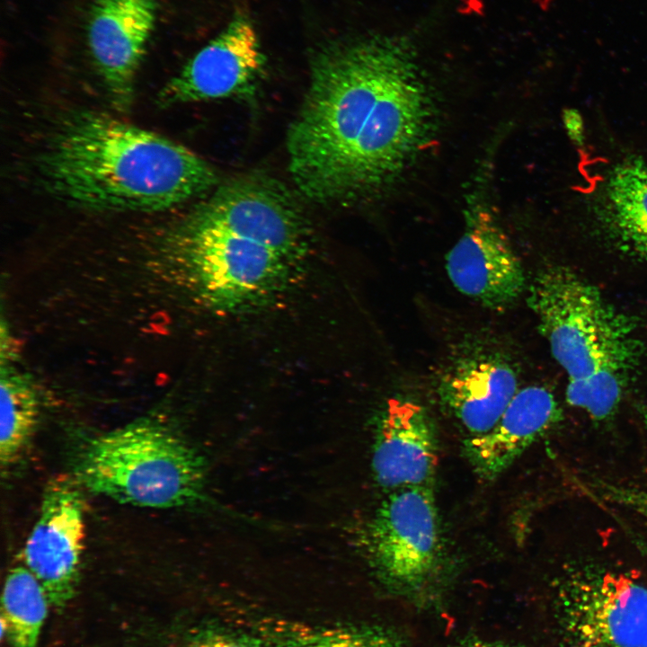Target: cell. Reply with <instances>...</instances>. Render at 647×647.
Segmentation results:
<instances>
[{
	"label": "cell",
	"instance_id": "obj_1",
	"mask_svg": "<svg viewBox=\"0 0 647 647\" xmlns=\"http://www.w3.org/2000/svg\"><path fill=\"white\" fill-rule=\"evenodd\" d=\"M436 105L408 40L374 35L324 45L288 131V170L305 197L355 201L393 183L431 137Z\"/></svg>",
	"mask_w": 647,
	"mask_h": 647
},
{
	"label": "cell",
	"instance_id": "obj_2",
	"mask_svg": "<svg viewBox=\"0 0 647 647\" xmlns=\"http://www.w3.org/2000/svg\"><path fill=\"white\" fill-rule=\"evenodd\" d=\"M36 164L49 193L94 210H164L219 184L215 169L186 146L90 110L57 126Z\"/></svg>",
	"mask_w": 647,
	"mask_h": 647
},
{
	"label": "cell",
	"instance_id": "obj_3",
	"mask_svg": "<svg viewBox=\"0 0 647 647\" xmlns=\"http://www.w3.org/2000/svg\"><path fill=\"white\" fill-rule=\"evenodd\" d=\"M73 466L81 487L121 503L170 509L205 497L204 458L158 417L88 438Z\"/></svg>",
	"mask_w": 647,
	"mask_h": 647
},
{
	"label": "cell",
	"instance_id": "obj_4",
	"mask_svg": "<svg viewBox=\"0 0 647 647\" xmlns=\"http://www.w3.org/2000/svg\"><path fill=\"white\" fill-rule=\"evenodd\" d=\"M527 301L569 379L600 371L629 377L642 355L636 324L592 284L563 266L541 270Z\"/></svg>",
	"mask_w": 647,
	"mask_h": 647
},
{
	"label": "cell",
	"instance_id": "obj_5",
	"mask_svg": "<svg viewBox=\"0 0 647 647\" xmlns=\"http://www.w3.org/2000/svg\"><path fill=\"white\" fill-rule=\"evenodd\" d=\"M165 247L194 297L218 312L254 309L287 287L293 262L243 236L189 213L165 237Z\"/></svg>",
	"mask_w": 647,
	"mask_h": 647
},
{
	"label": "cell",
	"instance_id": "obj_6",
	"mask_svg": "<svg viewBox=\"0 0 647 647\" xmlns=\"http://www.w3.org/2000/svg\"><path fill=\"white\" fill-rule=\"evenodd\" d=\"M559 647H647V584L597 563L568 565L556 580Z\"/></svg>",
	"mask_w": 647,
	"mask_h": 647
},
{
	"label": "cell",
	"instance_id": "obj_7",
	"mask_svg": "<svg viewBox=\"0 0 647 647\" xmlns=\"http://www.w3.org/2000/svg\"><path fill=\"white\" fill-rule=\"evenodd\" d=\"M366 549L374 573L392 594L416 605L436 597L441 572L439 522L428 487L391 492L367 527Z\"/></svg>",
	"mask_w": 647,
	"mask_h": 647
},
{
	"label": "cell",
	"instance_id": "obj_8",
	"mask_svg": "<svg viewBox=\"0 0 647 647\" xmlns=\"http://www.w3.org/2000/svg\"><path fill=\"white\" fill-rule=\"evenodd\" d=\"M301 208L283 183L252 173L218 184L189 214L259 243L295 263L306 253L310 243L309 225Z\"/></svg>",
	"mask_w": 647,
	"mask_h": 647
},
{
	"label": "cell",
	"instance_id": "obj_9",
	"mask_svg": "<svg viewBox=\"0 0 647 647\" xmlns=\"http://www.w3.org/2000/svg\"><path fill=\"white\" fill-rule=\"evenodd\" d=\"M483 194L482 187L470 193L464 232L446 255V270L460 293L486 308L503 311L522 295L526 278Z\"/></svg>",
	"mask_w": 647,
	"mask_h": 647
},
{
	"label": "cell",
	"instance_id": "obj_10",
	"mask_svg": "<svg viewBox=\"0 0 647 647\" xmlns=\"http://www.w3.org/2000/svg\"><path fill=\"white\" fill-rule=\"evenodd\" d=\"M80 487L75 478L65 475L47 483L39 518L22 554L25 567L58 610L75 598L80 580L85 536Z\"/></svg>",
	"mask_w": 647,
	"mask_h": 647
},
{
	"label": "cell",
	"instance_id": "obj_11",
	"mask_svg": "<svg viewBox=\"0 0 647 647\" xmlns=\"http://www.w3.org/2000/svg\"><path fill=\"white\" fill-rule=\"evenodd\" d=\"M264 64L253 23L237 15L164 85L156 102L169 107L245 93Z\"/></svg>",
	"mask_w": 647,
	"mask_h": 647
},
{
	"label": "cell",
	"instance_id": "obj_12",
	"mask_svg": "<svg viewBox=\"0 0 647 647\" xmlns=\"http://www.w3.org/2000/svg\"><path fill=\"white\" fill-rule=\"evenodd\" d=\"M518 389V375L510 358L479 341L458 347L437 386L441 403L472 436L492 429Z\"/></svg>",
	"mask_w": 647,
	"mask_h": 647
},
{
	"label": "cell",
	"instance_id": "obj_13",
	"mask_svg": "<svg viewBox=\"0 0 647 647\" xmlns=\"http://www.w3.org/2000/svg\"><path fill=\"white\" fill-rule=\"evenodd\" d=\"M155 0H93L87 42L112 108L129 112L135 82L155 27Z\"/></svg>",
	"mask_w": 647,
	"mask_h": 647
},
{
	"label": "cell",
	"instance_id": "obj_14",
	"mask_svg": "<svg viewBox=\"0 0 647 647\" xmlns=\"http://www.w3.org/2000/svg\"><path fill=\"white\" fill-rule=\"evenodd\" d=\"M380 417L371 457L376 482L391 492L427 487L438 465V447L426 411L416 403L393 398Z\"/></svg>",
	"mask_w": 647,
	"mask_h": 647
},
{
	"label": "cell",
	"instance_id": "obj_15",
	"mask_svg": "<svg viewBox=\"0 0 647 647\" xmlns=\"http://www.w3.org/2000/svg\"><path fill=\"white\" fill-rule=\"evenodd\" d=\"M561 418L549 390L539 386L520 388L492 429L464 442V451L480 477L493 480Z\"/></svg>",
	"mask_w": 647,
	"mask_h": 647
},
{
	"label": "cell",
	"instance_id": "obj_16",
	"mask_svg": "<svg viewBox=\"0 0 647 647\" xmlns=\"http://www.w3.org/2000/svg\"><path fill=\"white\" fill-rule=\"evenodd\" d=\"M592 211L619 247L647 260V162L632 157L613 166L596 192Z\"/></svg>",
	"mask_w": 647,
	"mask_h": 647
},
{
	"label": "cell",
	"instance_id": "obj_17",
	"mask_svg": "<svg viewBox=\"0 0 647 647\" xmlns=\"http://www.w3.org/2000/svg\"><path fill=\"white\" fill-rule=\"evenodd\" d=\"M0 461L2 468L16 464L27 449L40 412L33 378L15 362L0 364Z\"/></svg>",
	"mask_w": 647,
	"mask_h": 647
},
{
	"label": "cell",
	"instance_id": "obj_18",
	"mask_svg": "<svg viewBox=\"0 0 647 647\" xmlns=\"http://www.w3.org/2000/svg\"><path fill=\"white\" fill-rule=\"evenodd\" d=\"M1 607V638L11 647H37L50 606L37 578L16 566L6 575Z\"/></svg>",
	"mask_w": 647,
	"mask_h": 647
},
{
	"label": "cell",
	"instance_id": "obj_19",
	"mask_svg": "<svg viewBox=\"0 0 647 647\" xmlns=\"http://www.w3.org/2000/svg\"><path fill=\"white\" fill-rule=\"evenodd\" d=\"M275 647H408L401 634L378 625H342L290 632Z\"/></svg>",
	"mask_w": 647,
	"mask_h": 647
},
{
	"label": "cell",
	"instance_id": "obj_20",
	"mask_svg": "<svg viewBox=\"0 0 647 647\" xmlns=\"http://www.w3.org/2000/svg\"><path fill=\"white\" fill-rule=\"evenodd\" d=\"M629 377L614 371H600L569 379L566 400L583 410L591 419L603 421L618 409Z\"/></svg>",
	"mask_w": 647,
	"mask_h": 647
},
{
	"label": "cell",
	"instance_id": "obj_21",
	"mask_svg": "<svg viewBox=\"0 0 647 647\" xmlns=\"http://www.w3.org/2000/svg\"><path fill=\"white\" fill-rule=\"evenodd\" d=\"M185 647H266V644L246 634L222 628H206L194 634Z\"/></svg>",
	"mask_w": 647,
	"mask_h": 647
},
{
	"label": "cell",
	"instance_id": "obj_22",
	"mask_svg": "<svg viewBox=\"0 0 647 647\" xmlns=\"http://www.w3.org/2000/svg\"><path fill=\"white\" fill-rule=\"evenodd\" d=\"M609 501L647 519V489L613 484L608 491Z\"/></svg>",
	"mask_w": 647,
	"mask_h": 647
},
{
	"label": "cell",
	"instance_id": "obj_23",
	"mask_svg": "<svg viewBox=\"0 0 647 647\" xmlns=\"http://www.w3.org/2000/svg\"><path fill=\"white\" fill-rule=\"evenodd\" d=\"M562 119L570 139L577 146L583 145L584 124L581 113L575 109H566L563 112Z\"/></svg>",
	"mask_w": 647,
	"mask_h": 647
},
{
	"label": "cell",
	"instance_id": "obj_24",
	"mask_svg": "<svg viewBox=\"0 0 647 647\" xmlns=\"http://www.w3.org/2000/svg\"><path fill=\"white\" fill-rule=\"evenodd\" d=\"M450 647H523L501 641L488 640L475 635H468L456 642Z\"/></svg>",
	"mask_w": 647,
	"mask_h": 647
},
{
	"label": "cell",
	"instance_id": "obj_25",
	"mask_svg": "<svg viewBox=\"0 0 647 647\" xmlns=\"http://www.w3.org/2000/svg\"><path fill=\"white\" fill-rule=\"evenodd\" d=\"M637 545L640 547V550L642 551V553H643L645 554L646 559H647V545L644 543L641 542L640 540L637 541Z\"/></svg>",
	"mask_w": 647,
	"mask_h": 647
},
{
	"label": "cell",
	"instance_id": "obj_26",
	"mask_svg": "<svg viewBox=\"0 0 647 647\" xmlns=\"http://www.w3.org/2000/svg\"><path fill=\"white\" fill-rule=\"evenodd\" d=\"M641 413H642L643 420L645 425L647 426V408L646 407L642 408Z\"/></svg>",
	"mask_w": 647,
	"mask_h": 647
}]
</instances>
